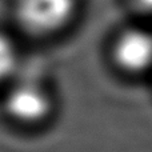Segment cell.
Returning <instances> with one entry per match:
<instances>
[{
  "mask_svg": "<svg viewBox=\"0 0 152 152\" xmlns=\"http://www.w3.org/2000/svg\"><path fill=\"white\" fill-rule=\"evenodd\" d=\"M79 0H18L19 26L34 35H52L74 20Z\"/></svg>",
  "mask_w": 152,
  "mask_h": 152,
  "instance_id": "1",
  "label": "cell"
},
{
  "mask_svg": "<svg viewBox=\"0 0 152 152\" xmlns=\"http://www.w3.org/2000/svg\"><path fill=\"white\" fill-rule=\"evenodd\" d=\"M111 56L124 74H147L152 69V31L140 27L123 29L113 40Z\"/></svg>",
  "mask_w": 152,
  "mask_h": 152,
  "instance_id": "3",
  "label": "cell"
},
{
  "mask_svg": "<svg viewBox=\"0 0 152 152\" xmlns=\"http://www.w3.org/2000/svg\"><path fill=\"white\" fill-rule=\"evenodd\" d=\"M139 10L144 11V12L152 13V0H131Z\"/></svg>",
  "mask_w": 152,
  "mask_h": 152,
  "instance_id": "5",
  "label": "cell"
},
{
  "mask_svg": "<svg viewBox=\"0 0 152 152\" xmlns=\"http://www.w3.org/2000/svg\"><path fill=\"white\" fill-rule=\"evenodd\" d=\"M19 51L15 42L0 32V84L13 77L19 67Z\"/></svg>",
  "mask_w": 152,
  "mask_h": 152,
  "instance_id": "4",
  "label": "cell"
},
{
  "mask_svg": "<svg viewBox=\"0 0 152 152\" xmlns=\"http://www.w3.org/2000/svg\"><path fill=\"white\" fill-rule=\"evenodd\" d=\"M3 104L11 120L26 126L47 120L53 110V99L50 91L31 80L12 84L5 94Z\"/></svg>",
  "mask_w": 152,
  "mask_h": 152,
  "instance_id": "2",
  "label": "cell"
}]
</instances>
